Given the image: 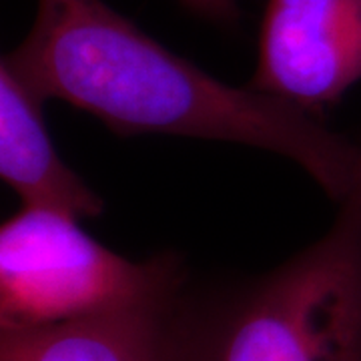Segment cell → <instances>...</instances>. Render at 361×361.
I'll return each mask as SVG.
<instances>
[{
  "label": "cell",
  "mask_w": 361,
  "mask_h": 361,
  "mask_svg": "<svg viewBox=\"0 0 361 361\" xmlns=\"http://www.w3.org/2000/svg\"><path fill=\"white\" fill-rule=\"evenodd\" d=\"M6 63L37 101H65L118 135L235 142L285 157L337 205L361 175V142L265 92L221 82L104 0H37L32 28Z\"/></svg>",
  "instance_id": "cell-1"
},
{
  "label": "cell",
  "mask_w": 361,
  "mask_h": 361,
  "mask_svg": "<svg viewBox=\"0 0 361 361\" xmlns=\"http://www.w3.org/2000/svg\"><path fill=\"white\" fill-rule=\"evenodd\" d=\"M177 293L47 327L0 329V361H169V310Z\"/></svg>",
  "instance_id": "cell-6"
},
{
  "label": "cell",
  "mask_w": 361,
  "mask_h": 361,
  "mask_svg": "<svg viewBox=\"0 0 361 361\" xmlns=\"http://www.w3.org/2000/svg\"><path fill=\"white\" fill-rule=\"evenodd\" d=\"M40 104L0 59V180L23 203L59 207L78 219L99 217L101 197L59 157Z\"/></svg>",
  "instance_id": "cell-5"
},
{
  "label": "cell",
  "mask_w": 361,
  "mask_h": 361,
  "mask_svg": "<svg viewBox=\"0 0 361 361\" xmlns=\"http://www.w3.org/2000/svg\"><path fill=\"white\" fill-rule=\"evenodd\" d=\"M65 209L23 203L0 223V329H30L155 303L189 279L175 253L127 259Z\"/></svg>",
  "instance_id": "cell-3"
},
{
  "label": "cell",
  "mask_w": 361,
  "mask_h": 361,
  "mask_svg": "<svg viewBox=\"0 0 361 361\" xmlns=\"http://www.w3.org/2000/svg\"><path fill=\"white\" fill-rule=\"evenodd\" d=\"M167 341L169 361H361V175L293 257L223 283L187 279Z\"/></svg>",
  "instance_id": "cell-2"
},
{
  "label": "cell",
  "mask_w": 361,
  "mask_h": 361,
  "mask_svg": "<svg viewBox=\"0 0 361 361\" xmlns=\"http://www.w3.org/2000/svg\"><path fill=\"white\" fill-rule=\"evenodd\" d=\"M185 8L217 25H235L241 16L237 0H179Z\"/></svg>",
  "instance_id": "cell-7"
},
{
  "label": "cell",
  "mask_w": 361,
  "mask_h": 361,
  "mask_svg": "<svg viewBox=\"0 0 361 361\" xmlns=\"http://www.w3.org/2000/svg\"><path fill=\"white\" fill-rule=\"evenodd\" d=\"M361 80V0H267L251 89L322 116Z\"/></svg>",
  "instance_id": "cell-4"
}]
</instances>
